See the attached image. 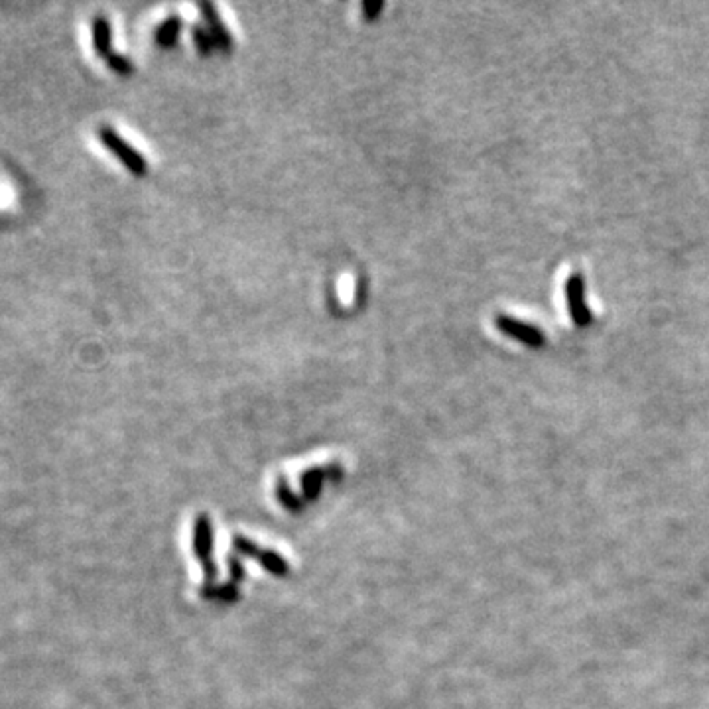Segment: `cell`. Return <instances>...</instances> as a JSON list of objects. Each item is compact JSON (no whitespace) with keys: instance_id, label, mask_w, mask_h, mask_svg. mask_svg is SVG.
Here are the masks:
<instances>
[{"instance_id":"obj_1","label":"cell","mask_w":709,"mask_h":709,"mask_svg":"<svg viewBox=\"0 0 709 709\" xmlns=\"http://www.w3.org/2000/svg\"><path fill=\"white\" fill-rule=\"evenodd\" d=\"M97 137L101 140V144H103L111 154L117 156V160H119V162L122 164L132 176H137V178L146 176V171H148V162H146L144 156L140 154L130 142H127L124 138L120 137L119 132L112 129V127H109V124L99 127Z\"/></svg>"},{"instance_id":"obj_2","label":"cell","mask_w":709,"mask_h":709,"mask_svg":"<svg viewBox=\"0 0 709 709\" xmlns=\"http://www.w3.org/2000/svg\"><path fill=\"white\" fill-rule=\"evenodd\" d=\"M565 302H567V309H570V317H572L573 325L587 327L593 321L591 309L587 308V302H585V278H583V274L573 272L565 280Z\"/></svg>"},{"instance_id":"obj_3","label":"cell","mask_w":709,"mask_h":709,"mask_svg":"<svg viewBox=\"0 0 709 709\" xmlns=\"http://www.w3.org/2000/svg\"><path fill=\"white\" fill-rule=\"evenodd\" d=\"M495 325L499 327V331L504 334L506 337H511L514 341H521L526 347L532 349H542L546 345V337L542 334V329L536 325H530L521 319H514L511 316L499 314L495 317Z\"/></svg>"},{"instance_id":"obj_4","label":"cell","mask_w":709,"mask_h":709,"mask_svg":"<svg viewBox=\"0 0 709 709\" xmlns=\"http://www.w3.org/2000/svg\"><path fill=\"white\" fill-rule=\"evenodd\" d=\"M197 9H199L201 16H203V22H206V28L209 30V34L213 36L215 48H219L221 52H231L233 46H235V40H233L231 30L227 28V24L223 22V18L219 16L215 4L201 2V4H197Z\"/></svg>"},{"instance_id":"obj_5","label":"cell","mask_w":709,"mask_h":709,"mask_svg":"<svg viewBox=\"0 0 709 709\" xmlns=\"http://www.w3.org/2000/svg\"><path fill=\"white\" fill-rule=\"evenodd\" d=\"M91 42H93V52L107 60L112 53V26L109 18L99 14L91 20Z\"/></svg>"},{"instance_id":"obj_6","label":"cell","mask_w":709,"mask_h":709,"mask_svg":"<svg viewBox=\"0 0 709 709\" xmlns=\"http://www.w3.org/2000/svg\"><path fill=\"white\" fill-rule=\"evenodd\" d=\"M183 28V20L178 14H170L168 18H164L162 22L156 26L154 30V42L160 48H171L174 43L178 42V38L181 34Z\"/></svg>"},{"instance_id":"obj_7","label":"cell","mask_w":709,"mask_h":709,"mask_svg":"<svg viewBox=\"0 0 709 709\" xmlns=\"http://www.w3.org/2000/svg\"><path fill=\"white\" fill-rule=\"evenodd\" d=\"M191 38H193V43H196L197 52L201 53V55H209V53L213 52L215 40H213V36L209 34V30H207L206 26H199V24H196V26L191 28Z\"/></svg>"},{"instance_id":"obj_8","label":"cell","mask_w":709,"mask_h":709,"mask_svg":"<svg viewBox=\"0 0 709 709\" xmlns=\"http://www.w3.org/2000/svg\"><path fill=\"white\" fill-rule=\"evenodd\" d=\"M105 61H107L109 69H112V71H114V73H119V75H130V73H132V69H134L132 61H130L127 55H120V53L112 52Z\"/></svg>"},{"instance_id":"obj_9","label":"cell","mask_w":709,"mask_h":709,"mask_svg":"<svg viewBox=\"0 0 709 709\" xmlns=\"http://www.w3.org/2000/svg\"><path fill=\"white\" fill-rule=\"evenodd\" d=\"M385 10V2L383 0H367L361 4V14L367 22H373L376 18L380 16V12Z\"/></svg>"}]
</instances>
